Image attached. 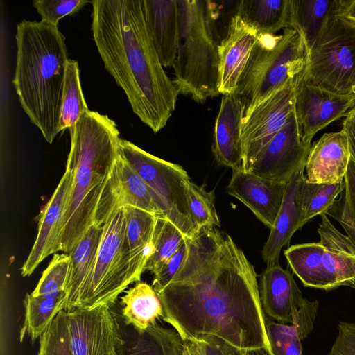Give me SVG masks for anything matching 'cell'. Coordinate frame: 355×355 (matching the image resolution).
Returning <instances> with one entry per match:
<instances>
[{
  "label": "cell",
  "instance_id": "1",
  "mask_svg": "<svg viewBox=\"0 0 355 355\" xmlns=\"http://www.w3.org/2000/svg\"><path fill=\"white\" fill-rule=\"evenodd\" d=\"M186 240L184 263L157 293L162 319L184 340L214 335L271 355L257 273L243 252L216 227L202 228Z\"/></svg>",
  "mask_w": 355,
  "mask_h": 355
},
{
  "label": "cell",
  "instance_id": "2",
  "mask_svg": "<svg viewBox=\"0 0 355 355\" xmlns=\"http://www.w3.org/2000/svg\"><path fill=\"white\" fill-rule=\"evenodd\" d=\"M93 38L105 67L134 113L155 133L166 124L180 94L164 70L147 29L141 0H93Z\"/></svg>",
  "mask_w": 355,
  "mask_h": 355
},
{
  "label": "cell",
  "instance_id": "3",
  "mask_svg": "<svg viewBox=\"0 0 355 355\" xmlns=\"http://www.w3.org/2000/svg\"><path fill=\"white\" fill-rule=\"evenodd\" d=\"M66 168L73 173L62 220L61 252L69 254L93 225L119 155V131L107 115L89 110L69 130Z\"/></svg>",
  "mask_w": 355,
  "mask_h": 355
},
{
  "label": "cell",
  "instance_id": "4",
  "mask_svg": "<svg viewBox=\"0 0 355 355\" xmlns=\"http://www.w3.org/2000/svg\"><path fill=\"white\" fill-rule=\"evenodd\" d=\"M17 61L12 80L31 121L51 144L59 132L67 64L65 37L58 26L22 20L17 25Z\"/></svg>",
  "mask_w": 355,
  "mask_h": 355
},
{
  "label": "cell",
  "instance_id": "5",
  "mask_svg": "<svg viewBox=\"0 0 355 355\" xmlns=\"http://www.w3.org/2000/svg\"><path fill=\"white\" fill-rule=\"evenodd\" d=\"M308 51L294 29L281 35L259 33L238 80L235 95L245 105L244 115L302 73Z\"/></svg>",
  "mask_w": 355,
  "mask_h": 355
},
{
  "label": "cell",
  "instance_id": "6",
  "mask_svg": "<svg viewBox=\"0 0 355 355\" xmlns=\"http://www.w3.org/2000/svg\"><path fill=\"white\" fill-rule=\"evenodd\" d=\"M177 2L179 35L173 82L180 94L204 103L220 94L218 46L205 24L204 1Z\"/></svg>",
  "mask_w": 355,
  "mask_h": 355
},
{
  "label": "cell",
  "instance_id": "7",
  "mask_svg": "<svg viewBox=\"0 0 355 355\" xmlns=\"http://www.w3.org/2000/svg\"><path fill=\"white\" fill-rule=\"evenodd\" d=\"M320 216V241L291 245L284 256L304 286L329 291L355 278V243Z\"/></svg>",
  "mask_w": 355,
  "mask_h": 355
},
{
  "label": "cell",
  "instance_id": "8",
  "mask_svg": "<svg viewBox=\"0 0 355 355\" xmlns=\"http://www.w3.org/2000/svg\"><path fill=\"white\" fill-rule=\"evenodd\" d=\"M302 76L333 94L355 98V22L345 15L331 17L308 51Z\"/></svg>",
  "mask_w": 355,
  "mask_h": 355
},
{
  "label": "cell",
  "instance_id": "9",
  "mask_svg": "<svg viewBox=\"0 0 355 355\" xmlns=\"http://www.w3.org/2000/svg\"><path fill=\"white\" fill-rule=\"evenodd\" d=\"M102 227L94 266L76 308L110 306L130 284L136 282L130 266L124 207L113 210Z\"/></svg>",
  "mask_w": 355,
  "mask_h": 355
},
{
  "label": "cell",
  "instance_id": "10",
  "mask_svg": "<svg viewBox=\"0 0 355 355\" xmlns=\"http://www.w3.org/2000/svg\"><path fill=\"white\" fill-rule=\"evenodd\" d=\"M123 156L150 189L162 217L170 220L187 239L198 232L188 204L187 171L180 165L157 157L132 142L120 139Z\"/></svg>",
  "mask_w": 355,
  "mask_h": 355
},
{
  "label": "cell",
  "instance_id": "11",
  "mask_svg": "<svg viewBox=\"0 0 355 355\" xmlns=\"http://www.w3.org/2000/svg\"><path fill=\"white\" fill-rule=\"evenodd\" d=\"M259 296L265 314L298 330L301 339L313 329L319 302L303 297L293 275L279 262L267 264L260 277Z\"/></svg>",
  "mask_w": 355,
  "mask_h": 355
},
{
  "label": "cell",
  "instance_id": "12",
  "mask_svg": "<svg viewBox=\"0 0 355 355\" xmlns=\"http://www.w3.org/2000/svg\"><path fill=\"white\" fill-rule=\"evenodd\" d=\"M295 79L244 115L241 132L244 171H249L259 153L283 128L293 112Z\"/></svg>",
  "mask_w": 355,
  "mask_h": 355
},
{
  "label": "cell",
  "instance_id": "13",
  "mask_svg": "<svg viewBox=\"0 0 355 355\" xmlns=\"http://www.w3.org/2000/svg\"><path fill=\"white\" fill-rule=\"evenodd\" d=\"M73 355H119V321L110 306L67 311Z\"/></svg>",
  "mask_w": 355,
  "mask_h": 355
},
{
  "label": "cell",
  "instance_id": "14",
  "mask_svg": "<svg viewBox=\"0 0 355 355\" xmlns=\"http://www.w3.org/2000/svg\"><path fill=\"white\" fill-rule=\"evenodd\" d=\"M302 73L295 82L294 114L302 141L311 146L318 131L346 115L354 98L321 89L306 81Z\"/></svg>",
  "mask_w": 355,
  "mask_h": 355
},
{
  "label": "cell",
  "instance_id": "15",
  "mask_svg": "<svg viewBox=\"0 0 355 355\" xmlns=\"http://www.w3.org/2000/svg\"><path fill=\"white\" fill-rule=\"evenodd\" d=\"M311 146L304 144L298 132L294 110L286 124L261 149L249 173L278 182H288L305 166Z\"/></svg>",
  "mask_w": 355,
  "mask_h": 355
},
{
  "label": "cell",
  "instance_id": "16",
  "mask_svg": "<svg viewBox=\"0 0 355 355\" xmlns=\"http://www.w3.org/2000/svg\"><path fill=\"white\" fill-rule=\"evenodd\" d=\"M72 180V172L66 168L53 195L42 210L35 241L21 267L23 277L31 275L49 255L61 251L62 220L70 196Z\"/></svg>",
  "mask_w": 355,
  "mask_h": 355
},
{
  "label": "cell",
  "instance_id": "17",
  "mask_svg": "<svg viewBox=\"0 0 355 355\" xmlns=\"http://www.w3.org/2000/svg\"><path fill=\"white\" fill-rule=\"evenodd\" d=\"M286 187L287 182L268 180L238 169L232 170L227 193L271 229L281 209Z\"/></svg>",
  "mask_w": 355,
  "mask_h": 355
},
{
  "label": "cell",
  "instance_id": "18",
  "mask_svg": "<svg viewBox=\"0 0 355 355\" xmlns=\"http://www.w3.org/2000/svg\"><path fill=\"white\" fill-rule=\"evenodd\" d=\"M258 35L259 32L239 16L234 17L227 37L218 46L220 94H235Z\"/></svg>",
  "mask_w": 355,
  "mask_h": 355
},
{
  "label": "cell",
  "instance_id": "19",
  "mask_svg": "<svg viewBox=\"0 0 355 355\" xmlns=\"http://www.w3.org/2000/svg\"><path fill=\"white\" fill-rule=\"evenodd\" d=\"M245 105L235 94L223 95L216 119L212 152L218 164L242 169L241 132Z\"/></svg>",
  "mask_w": 355,
  "mask_h": 355
},
{
  "label": "cell",
  "instance_id": "20",
  "mask_svg": "<svg viewBox=\"0 0 355 355\" xmlns=\"http://www.w3.org/2000/svg\"><path fill=\"white\" fill-rule=\"evenodd\" d=\"M350 159L347 139L342 130L324 134L311 146L305 164L306 182H343Z\"/></svg>",
  "mask_w": 355,
  "mask_h": 355
},
{
  "label": "cell",
  "instance_id": "21",
  "mask_svg": "<svg viewBox=\"0 0 355 355\" xmlns=\"http://www.w3.org/2000/svg\"><path fill=\"white\" fill-rule=\"evenodd\" d=\"M144 17L150 37L164 67L175 62L179 35L177 0H141Z\"/></svg>",
  "mask_w": 355,
  "mask_h": 355
},
{
  "label": "cell",
  "instance_id": "22",
  "mask_svg": "<svg viewBox=\"0 0 355 355\" xmlns=\"http://www.w3.org/2000/svg\"><path fill=\"white\" fill-rule=\"evenodd\" d=\"M305 166L298 170L287 182L283 202L262 251L263 259L268 263L279 262L282 248L300 229L303 217L301 190Z\"/></svg>",
  "mask_w": 355,
  "mask_h": 355
},
{
  "label": "cell",
  "instance_id": "23",
  "mask_svg": "<svg viewBox=\"0 0 355 355\" xmlns=\"http://www.w3.org/2000/svg\"><path fill=\"white\" fill-rule=\"evenodd\" d=\"M119 355H183L185 340L175 329L157 322L140 331L119 322Z\"/></svg>",
  "mask_w": 355,
  "mask_h": 355
},
{
  "label": "cell",
  "instance_id": "24",
  "mask_svg": "<svg viewBox=\"0 0 355 355\" xmlns=\"http://www.w3.org/2000/svg\"><path fill=\"white\" fill-rule=\"evenodd\" d=\"M350 0H290L289 28L302 37L307 51L333 16L345 15Z\"/></svg>",
  "mask_w": 355,
  "mask_h": 355
},
{
  "label": "cell",
  "instance_id": "25",
  "mask_svg": "<svg viewBox=\"0 0 355 355\" xmlns=\"http://www.w3.org/2000/svg\"><path fill=\"white\" fill-rule=\"evenodd\" d=\"M103 227L93 225L69 253L70 264L65 286L66 298L62 309L77 307L82 289L94 268L101 241Z\"/></svg>",
  "mask_w": 355,
  "mask_h": 355
},
{
  "label": "cell",
  "instance_id": "26",
  "mask_svg": "<svg viewBox=\"0 0 355 355\" xmlns=\"http://www.w3.org/2000/svg\"><path fill=\"white\" fill-rule=\"evenodd\" d=\"M124 208L130 266L136 282H139L153 252V239L157 216L132 206Z\"/></svg>",
  "mask_w": 355,
  "mask_h": 355
},
{
  "label": "cell",
  "instance_id": "27",
  "mask_svg": "<svg viewBox=\"0 0 355 355\" xmlns=\"http://www.w3.org/2000/svg\"><path fill=\"white\" fill-rule=\"evenodd\" d=\"M123 321L143 331L162 318V304L152 286L137 282L121 297Z\"/></svg>",
  "mask_w": 355,
  "mask_h": 355
},
{
  "label": "cell",
  "instance_id": "28",
  "mask_svg": "<svg viewBox=\"0 0 355 355\" xmlns=\"http://www.w3.org/2000/svg\"><path fill=\"white\" fill-rule=\"evenodd\" d=\"M115 170V193L118 207L132 206L148 211L157 217H162L150 189L128 162L121 150Z\"/></svg>",
  "mask_w": 355,
  "mask_h": 355
},
{
  "label": "cell",
  "instance_id": "29",
  "mask_svg": "<svg viewBox=\"0 0 355 355\" xmlns=\"http://www.w3.org/2000/svg\"><path fill=\"white\" fill-rule=\"evenodd\" d=\"M290 0H241L238 16L259 33L289 28Z\"/></svg>",
  "mask_w": 355,
  "mask_h": 355
},
{
  "label": "cell",
  "instance_id": "30",
  "mask_svg": "<svg viewBox=\"0 0 355 355\" xmlns=\"http://www.w3.org/2000/svg\"><path fill=\"white\" fill-rule=\"evenodd\" d=\"M66 298L65 291L52 294L33 296L26 294L24 300L25 318L19 334L20 341L28 335L33 343L48 328Z\"/></svg>",
  "mask_w": 355,
  "mask_h": 355
},
{
  "label": "cell",
  "instance_id": "31",
  "mask_svg": "<svg viewBox=\"0 0 355 355\" xmlns=\"http://www.w3.org/2000/svg\"><path fill=\"white\" fill-rule=\"evenodd\" d=\"M82 91L78 63L76 60L67 62L62 103L59 122V132L71 129L81 115L88 110Z\"/></svg>",
  "mask_w": 355,
  "mask_h": 355
},
{
  "label": "cell",
  "instance_id": "32",
  "mask_svg": "<svg viewBox=\"0 0 355 355\" xmlns=\"http://www.w3.org/2000/svg\"><path fill=\"white\" fill-rule=\"evenodd\" d=\"M184 235L168 219L157 217L153 239V252L146 270L156 272L179 249L185 241Z\"/></svg>",
  "mask_w": 355,
  "mask_h": 355
},
{
  "label": "cell",
  "instance_id": "33",
  "mask_svg": "<svg viewBox=\"0 0 355 355\" xmlns=\"http://www.w3.org/2000/svg\"><path fill=\"white\" fill-rule=\"evenodd\" d=\"M344 187L339 183H311L305 180L302 186V205L303 227L311 219L318 215L326 214L340 194Z\"/></svg>",
  "mask_w": 355,
  "mask_h": 355
},
{
  "label": "cell",
  "instance_id": "34",
  "mask_svg": "<svg viewBox=\"0 0 355 355\" xmlns=\"http://www.w3.org/2000/svg\"><path fill=\"white\" fill-rule=\"evenodd\" d=\"M340 197L326 212L343 227L347 236L355 243V162L350 159L343 180Z\"/></svg>",
  "mask_w": 355,
  "mask_h": 355
},
{
  "label": "cell",
  "instance_id": "35",
  "mask_svg": "<svg viewBox=\"0 0 355 355\" xmlns=\"http://www.w3.org/2000/svg\"><path fill=\"white\" fill-rule=\"evenodd\" d=\"M239 1H204V17L207 28L217 46L227 36L232 20L238 15Z\"/></svg>",
  "mask_w": 355,
  "mask_h": 355
},
{
  "label": "cell",
  "instance_id": "36",
  "mask_svg": "<svg viewBox=\"0 0 355 355\" xmlns=\"http://www.w3.org/2000/svg\"><path fill=\"white\" fill-rule=\"evenodd\" d=\"M214 191H207L203 185L190 181L188 184V204L198 230L204 227H220V223L215 207Z\"/></svg>",
  "mask_w": 355,
  "mask_h": 355
},
{
  "label": "cell",
  "instance_id": "37",
  "mask_svg": "<svg viewBox=\"0 0 355 355\" xmlns=\"http://www.w3.org/2000/svg\"><path fill=\"white\" fill-rule=\"evenodd\" d=\"M37 355H73L67 311H60L40 336Z\"/></svg>",
  "mask_w": 355,
  "mask_h": 355
},
{
  "label": "cell",
  "instance_id": "38",
  "mask_svg": "<svg viewBox=\"0 0 355 355\" xmlns=\"http://www.w3.org/2000/svg\"><path fill=\"white\" fill-rule=\"evenodd\" d=\"M69 264V254L64 252L54 254L48 266L43 271L35 288L31 294L38 296L64 291Z\"/></svg>",
  "mask_w": 355,
  "mask_h": 355
},
{
  "label": "cell",
  "instance_id": "39",
  "mask_svg": "<svg viewBox=\"0 0 355 355\" xmlns=\"http://www.w3.org/2000/svg\"><path fill=\"white\" fill-rule=\"evenodd\" d=\"M266 327L271 355H302V340L295 327L267 320Z\"/></svg>",
  "mask_w": 355,
  "mask_h": 355
},
{
  "label": "cell",
  "instance_id": "40",
  "mask_svg": "<svg viewBox=\"0 0 355 355\" xmlns=\"http://www.w3.org/2000/svg\"><path fill=\"white\" fill-rule=\"evenodd\" d=\"M85 0H35L33 6L41 17V21L58 26L64 17L78 12L86 3Z\"/></svg>",
  "mask_w": 355,
  "mask_h": 355
},
{
  "label": "cell",
  "instance_id": "41",
  "mask_svg": "<svg viewBox=\"0 0 355 355\" xmlns=\"http://www.w3.org/2000/svg\"><path fill=\"white\" fill-rule=\"evenodd\" d=\"M187 252L188 245L185 239L173 256L153 274L152 286L157 293L161 292L172 281L184 263Z\"/></svg>",
  "mask_w": 355,
  "mask_h": 355
},
{
  "label": "cell",
  "instance_id": "42",
  "mask_svg": "<svg viewBox=\"0 0 355 355\" xmlns=\"http://www.w3.org/2000/svg\"><path fill=\"white\" fill-rule=\"evenodd\" d=\"M195 342L202 355H248V351L214 335L202 336Z\"/></svg>",
  "mask_w": 355,
  "mask_h": 355
},
{
  "label": "cell",
  "instance_id": "43",
  "mask_svg": "<svg viewBox=\"0 0 355 355\" xmlns=\"http://www.w3.org/2000/svg\"><path fill=\"white\" fill-rule=\"evenodd\" d=\"M338 334L327 355H355V323L339 322Z\"/></svg>",
  "mask_w": 355,
  "mask_h": 355
},
{
  "label": "cell",
  "instance_id": "44",
  "mask_svg": "<svg viewBox=\"0 0 355 355\" xmlns=\"http://www.w3.org/2000/svg\"><path fill=\"white\" fill-rule=\"evenodd\" d=\"M341 130L347 137L351 159L355 162V111L347 112Z\"/></svg>",
  "mask_w": 355,
  "mask_h": 355
},
{
  "label": "cell",
  "instance_id": "45",
  "mask_svg": "<svg viewBox=\"0 0 355 355\" xmlns=\"http://www.w3.org/2000/svg\"><path fill=\"white\" fill-rule=\"evenodd\" d=\"M183 355H202L196 342L185 340Z\"/></svg>",
  "mask_w": 355,
  "mask_h": 355
},
{
  "label": "cell",
  "instance_id": "46",
  "mask_svg": "<svg viewBox=\"0 0 355 355\" xmlns=\"http://www.w3.org/2000/svg\"><path fill=\"white\" fill-rule=\"evenodd\" d=\"M345 15L355 22V0H350L349 4L345 12Z\"/></svg>",
  "mask_w": 355,
  "mask_h": 355
},
{
  "label": "cell",
  "instance_id": "47",
  "mask_svg": "<svg viewBox=\"0 0 355 355\" xmlns=\"http://www.w3.org/2000/svg\"><path fill=\"white\" fill-rule=\"evenodd\" d=\"M248 355H270L269 352H268L264 349H257L251 351H248Z\"/></svg>",
  "mask_w": 355,
  "mask_h": 355
},
{
  "label": "cell",
  "instance_id": "48",
  "mask_svg": "<svg viewBox=\"0 0 355 355\" xmlns=\"http://www.w3.org/2000/svg\"><path fill=\"white\" fill-rule=\"evenodd\" d=\"M344 286H347L355 289V278L346 282Z\"/></svg>",
  "mask_w": 355,
  "mask_h": 355
},
{
  "label": "cell",
  "instance_id": "49",
  "mask_svg": "<svg viewBox=\"0 0 355 355\" xmlns=\"http://www.w3.org/2000/svg\"><path fill=\"white\" fill-rule=\"evenodd\" d=\"M350 111H355V98L354 99L353 103H352L349 110H348V112H350Z\"/></svg>",
  "mask_w": 355,
  "mask_h": 355
}]
</instances>
